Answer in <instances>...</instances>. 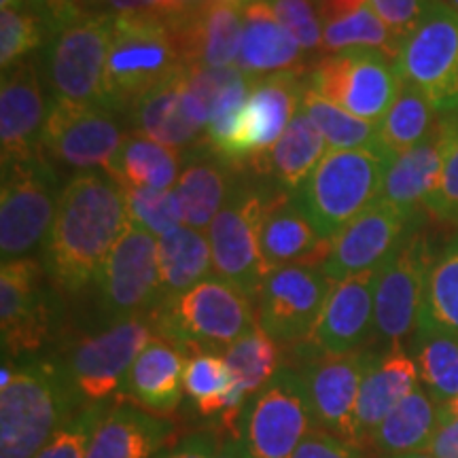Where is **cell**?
Masks as SVG:
<instances>
[{"label":"cell","mask_w":458,"mask_h":458,"mask_svg":"<svg viewBox=\"0 0 458 458\" xmlns=\"http://www.w3.org/2000/svg\"><path fill=\"white\" fill-rule=\"evenodd\" d=\"M130 225L123 189L108 174L79 172L57 198L45 244V272L57 289L79 293L98 274Z\"/></svg>","instance_id":"6da1fadb"},{"label":"cell","mask_w":458,"mask_h":458,"mask_svg":"<svg viewBox=\"0 0 458 458\" xmlns=\"http://www.w3.org/2000/svg\"><path fill=\"white\" fill-rule=\"evenodd\" d=\"M393 159L382 145L325 153L297 189V202L320 238L329 242L380 199Z\"/></svg>","instance_id":"7a4b0ae2"},{"label":"cell","mask_w":458,"mask_h":458,"mask_svg":"<svg viewBox=\"0 0 458 458\" xmlns=\"http://www.w3.org/2000/svg\"><path fill=\"white\" fill-rule=\"evenodd\" d=\"M64 371L51 360H28L0 388V458H34L77 414Z\"/></svg>","instance_id":"3957f363"},{"label":"cell","mask_w":458,"mask_h":458,"mask_svg":"<svg viewBox=\"0 0 458 458\" xmlns=\"http://www.w3.org/2000/svg\"><path fill=\"white\" fill-rule=\"evenodd\" d=\"M156 337L179 351L219 352L257 325L250 297L215 276L162 300L148 312Z\"/></svg>","instance_id":"277c9868"},{"label":"cell","mask_w":458,"mask_h":458,"mask_svg":"<svg viewBox=\"0 0 458 458\" xmlns=\"http://www.w3.org/2000/svg\"><path fill=\"white\" fill-rule=\"evenodd\" d=\"M185 66L168 26L156 15H114L102 105L131 111L142 96Z\"/></svg>","instance_id":"5b68a950"},{"label":"cell","mask_w":458,"mask_h":458,"mask_svg":"<svg viewBox=\"0 0 458 458\" xmlns=\"http://www.w3.org/2000/svg\"><path fill=\"white\" fill-rule=\"evenodd\" d=\"M397 71L442 117L458 113V11L431 0L414 30L401 41Z\"/></svg>","instance_id":"8992f818"},{"label":"cell","mask_w":458,"mask_h":458,"mask_svg":"<svg viewBox=\"0 0 458 458\" xmlns=\"http://www.w3.org/2000/svg\"><path fill=\"white\" fill-rule=\"evenodd\" d=\"M325 100L369 123H380L403 81L394 60L377 49H344L323 55L306 77Z\"/></svg>","instance_id":"52a82bcc"},{"label":"cell","mask_w":458,"mask_h":458,"mask_svg":"<svg viewBox=\"0 0 458 458\" xmlns=\"http://www.w3.org/2000/svg\"><path fill=\"white\" fill-rule=\"evenodd\" d=\"M57 172L41 153L37 157L3 165L0 191V253L3 261L24 259L47 244L55 219Z\"/></svg>","instance_id":"ba28073f"},{"label":"cell","mask_w":458,"mask_h":458,"mask_svg":"<svg viewBox=\"0 0 458 458\" xmlns=\"http://www.w3.org/2000/svg\"><path fill=\"white\" fill-rule=\"evenodd\" d=\"M113 26L114 15L89 11L49 38L45 45V77L54 98L102 105Z\"/></svg>","instance_id":"9c48e42d"},{"label":"cell","mask_w":458,"mask_h":458,"mask_svg":"<svg viewBox=\"0 0 458 458\" xmlns=\"http://www.w3.org/2000/svg\"><path fill=\"white\" fill-rule=\"evenodd\" d=\"M240 442L250 458H293L317 428L300 371L283 368L249 401L238 422Z\"/></svg>","instance_id":"30bf717a"},{"label":"cell","mask_w":458,"mask_h":458,"mask_svg":"<svg viewBox=\"0 0 458 458\" xmlns=\"http://www.w3.org/2000/svg\"><path fill=\"white\" fill-rule=\"evenodd\" d=\"M267 193L236 185L208 227L210 255L216 276L255 300L270 267L261 253V221Z\"/></svg>","instance_id":"8fae6325"},{"label":"cell","mask_w":458,"mask_h":458,"mask_svg":"<svg viewBox=\"0 0 458 458\" xmlns=\"http://www.w3.org/2000/svg\"><path fill=\"white\" fill-rule=\"evenodd\" d=\"M153 337L156 331L148 317H134L74 342L60 368L79 403L100 405L122 391L125 376Z\"/></svg>","instance_id":"7c38bea8"},{"label":"cell","mask_w":458,"mask_h":458,"mask_svg":"<svg viewBox=\"0 0 458 458\" xmlns=\"http://www.w3.org/2000/svg\"><path fill=\"white\" fill-rule=\"evenodd\" d=\"M306 89V77L301 71H283L250 79L249 100H246L236 139L221 159L232 168H253L266 172L270 153L280 136L289 128L297 108H301V96Z\"/></svg>","instance_id":"4fadbf2b"},{"label":"cell","mask_w":458,"mask_h":458,"mask_svg":"<svg viewBox=\"0 0 458 458\" xmlns=\"http://www.w3.org/2000/svg\"><path fill=\"white\" fill-rule=\"evenodd\" d=\"M117 111L105 105H77L54 98L45 119L41 156L71 170L106 168L128 136Z\"/></svg>","instance_id":"5bb4252c"},{"label":"cell","mask_w":458,"mask_h":458,"mask_svg":"<svg viewBox=\"0 0 458 458\" xmlns=\"http://www.w3.org/2000/svg\"><path fill=\"white\" fill-rule=\"evenodd\" d=\"M96 286L100 310L111 323H122L153 310L162 300L157 238L130 223L106 257Z\"/></svg>","instance_id":"9a60e30c"},{"label":"cell","mask_w":458,"mask_h":458,"mask_svg":"<svg viewBox=\"0 0 458 458\" xmlns=\"http://www.w3.org/2000/svg\"><path fill=\"white\" fill-rule=\"evenodd\" d=\"M433 259L427 236L414 229L377 272L374 335L391 348L401 346L416 329Z\"/></svg>","instance_id":"2e32d148"},{"label":"cell","mask_w":458,"mask_h":458,"mask_svg":"<svg viewBox=\"0 0 458 458\" xmlns=\"http://www.w3.org/2000/svg\"><path fill=\"white\" fill-rule=\"evenodd\" d=\"M331 280L317 266L276 267L257 300V325L278 344L308 342L327 300Z\"/></svg>","instance_id":"e0dca14e"},{"label":"cell","mask_w":458,"mask_h":458,"mask_svg":"<svg viewBox=\"0 0 458 458\" xmlns=\"http://www.w3.org/2000/svg\"><path fill=\"white\" fill-rule=\"evenodd\" d=\"M374 352L317 354L300 369L310 410L320 431L357 444V403Z\"/></svg>","instance_id":"ac0fdd59"},{"label":"cell","mask_w":458,"mask_h":458,"mask_svg":"<svg viewBox=\"0 0 458 458\" xmlns=\"http://www.w3.org/2000/svg\"><path fill=\"white\" fill-rule=\"evenodd\" d=\"M51 331V301L37 259L3 261L0 267V334L4 359L41 351Z\"/></svg>","instance_id":"d6986e66"},{"label":"cell","mask_w":458,"mask_h":458,"mask_svg":"<svg viewBox=\"0 0 458 458\" xmlns=\"http://www.w3.org/2000/svg\"><path fill=\"white\" fill-rule=\"evenodd\" d=\"M414 229L416 223L405 221L391 206L377 199L329 240V253L318 266L320 272L331 283H340L344 278L377 270L397 253Z\"/></svg>","instance_id":"ffe728a7"},{"label":"cell","mask_w":458,"mask_h":458,"mask_svg":"<svg viewBox=\"0 0 458 458\" xmlns=\"http://www.w3.org/2000/svg\"><path fill=\"white\" fill-rule=\"evenodd\" d=\"M164 24L185 66L227 68L238 62L244 7L236 0H206L193 13Z\"/></svg>","instance_id":"44dd1931"},{"label":"cell","mask_w":458,"mask_h":458,"mask_svg":"<svg viewBox=\"0 0 458 458\" xmlns=\"http://www.w3.org/2000/svg\"><path fill=\"white\" fill-rule=\"evenodd\" d=\"M49 108L32 60L3 71L0 81V156L3 165L37 157Z\"/></svg>","instance_id":"7402d4cb"},{"label":"cell","mask_w":458,"mask_h":458,"mask_svg":"<svg viewBox=\"0 0 458 458\" xmlns=\"http://www.w3.org/2000/svg\"><path fill=\"white\" fill-rule=\"evenodd\" d=\"M377 270L334 283L308 344L318 354H346L374 334V293Z\"/></svg>","instance_id":"603a6c76"},{"label":"cell","mask_w":458,"mask_h":458,"mask_svg":"<svg viewBox=\"0 0 458 458\" xmlns=\"http://www.w3.org/2000/svg\"><path fill=\"white\" fill-rule=\"evenodd\" d=\"M131 125L140 136L170 148H206V122L187 91L185 66L136 102Z\"/></svg>","instance_id":"cb8c5ba5"},{"label":"cell","mask_w":458,"mask_h":458,"mask_svg":"<svg viewBox=\"0 0 458 458\" xmlns=\"http://www.w3.org/2000/svg\"><path fill=\"white\" fill-rule=\"evenodd\" d=\"M450 142L448 114L439 119L433 134L410 151L401 153L391 162L382 187L380 202L391 206L405 221L416 223L418 213L425 210L427 198L442 176L445 153Z\"/></svg>","instance_id":"d4e9b609"},{"label":"cell","mask_w":458,"mask_h":458,"mask_svg":"<svg viewBox=\"0 0 458 458\" xmlns=\"http://www.w3.org/2000/svg\"><path fill=\"white\" fill-rule=\"evenodd\" d=\"M259 240L270 272L293 263L318 267L329 253V242L318 236L291 191L267 193Z\"/></svg>","instance_id":"484cf974"},{"label":"cell","mask_w":458,"mask_h":458,"mask_svg":"<svg viewBox=\"0 0 458 458\" xmlns=\"http://www.w3.org/2000/svg\"><path fill=\"white\" fill-rule=\"evenodd\" d=\"M182 351L174 344L153 337L145 351L134 360L125 376L122 393L153 416H170L179 408L182 393V374H185Z\"/></svg>","instance_id":"4316f807"},{"label":"cell","mask_w":458,"mask_h":458,"mask_svg":"<svg viewBox=\"0 0 458 458\" xmlns=\"http://www.w3.org/2000/svg\"><path fill=\"white\" fill-rule=\"evenodd\" d=\"M418 368L414 359L401 346L371 357L365 371L357 403V444L368 442L371 433L397 405L418 388Z\"/></svg>","instance_id":"83f0119b"},{"label":"cell","mask_w":458,"mask_h":458,"mask_svg":"<svg viewBox=\"0 0 458 458\" xmlns=\"http://www.w3.org/2000/svg\"><path fill=\"white\" fill-rule=\"evenodd\" d=\"M223 359L232 374V391L219 416L223 427L236 428L249 401L270 385L280 371V348L274 337L255 325L223 351Z\"/></svg>","instance_id":"f1b7e54d"},{"label":"cell","mask_w":458,"mask_h":458,"mask_svg":"<svg viewBox=\"0 0 458 458\" xmlns=\"http://www.w3.org/2000/svg\"><path fill=\"white\" fill-rule=\"evenodd\" d=\"M301 45L274 15L270 3L244 7V32L238 68L246 77L293 71L301 60Z\"/></svg>","instance_id":"f546056e"},{"label":"cell","mask_w":458,"mask_h":458,"mask_svg":"<svg viewBox=\"0 0 458 458\" xmlns=\"http://www.w3.org/2000/svg\"><path fill=\"white\" fill-rule=\"evenodd\" d=\"M172 435L170 422L136 405H114L91 437L88 458H153Z\"/></svg>","instance_id":"4dcf8cb0"},{"label":"cell","mask_w":458,"mask_h":458,"mask_svg":"<svg viewBox=\"0 0 458 458\" xmlns=\"http://www.w3.org/2000/svg\"><path fill=\"white\" fill-rule=\"evenodd\" d=\"M442 422V410L431 394L416 388L371 433L368 442L380 456L393 458L422 452Z\"/></svg>","instance_id":"1f68e13d"},{"label":"cell","mask_w":458,"mask_h":458,"mask_svg":"<svg viewBox=\"0 0 458 458\" xmlns=\"http://www.w3.org/2000/svg\"><path fill=\"white\" fill-rule=\"evenodd\" d=\"M157 266L162 300L185 293L208 278L213 267L208 238L191 227H179L165 233L157 238Z\"/></svg>","instance_id":"d6a6232c"},{"label":"cell","mask_w":458,"mask_h":458,"mask_svg":"<svg viewBox=\"0 0 458 458\" xmlns=\"http://www.w3.org/2000/svg\"><path fill=\"white\" fill-rule=\"evenodd\" d=\"M181 168V156L147 136L131 134L123 140L113 162L105 168V174L119 187H148L172 189Z\"/></svg>","instance_id":"836d02e7"},{"label":"cell","mask_w":458,"mask_h":458,"mask_svg":"<svg viewBox=\"0 0 458 458\" xmlns=\"http://www.w3.org/2000/svg\"><path fill=\"white\" fill-rule=\"evenodd\" d=\"M232 168L221 157L193 159L179 176V193L182 221L191 229H204L221 213L223 204L232 193Z\"/></svg>","instance_id":"e575fe53"},{"label":"cell","mask_w":458,"mask_h":458,"mask_svg":"<svg viewBox=\"0 0 458 458\" xmlns=\"http://www.w3.org/2000/svg\"><path fill=\"white\" fill-rule=\"evenodd\" d=\"M325 153H327V140L300 108L270 153L266 172L276 176L284 191H297L320 164Z\"/></svg>","instance_id":"d590c367"},{"label":"cell","mask_w":458,"mask_h":458,"mask_svg":"<svg viewBox=\"0 0 458 458\" xmlns=\"http://www.w3.org/2000/svg\"><path fill=\"white\" fill-rule=\"evenodd\" d=\"M411 359L435 403L458 397V334L437 327H416Z\"/></svg>","instance_id":"8d00e7d4"},{"label":"cell","mask_w":458,"mask_h":458,"mask_svg":"<svg viewBox=\"0 0 458 458\" xmlns=\"http://www.w3.org/2000/svg\"><path fill=\"white\" fill-rule=\"evenodd\" d=\"M439 119L442 114L435 111V106L420 91L403 85L385 119L377 123L380 145L397 157L428 139L437 128Z\"/></svg>","instance_id":"74e56055"},{"label":"cell","mask_w":458,"mask_h":458,"mask_svg":"<svg viewBox=\"0 0 458 458\" xmlns=\"http://www.w3.org/2000/svg\"><path fill=\"white\" fill-rule=\"evenodd\" d=\"M416 327L458 334V233L433 259Z\"/></svg>","instance_id":"f35d334b"},{"label":"cell","mask_w":458,"mask_h":458,"mask_svg":"<svg viewBox=\"0 0 458 458\" xmlns=\"http://www.w3.org/2000/svg\"><path fill=\"white\" fill-rule=\"evenodd\" d=\"M301 111L310 117L317 125L323 139L334 151H351V148H374L380 147V136H377V125L363 122L354 114L342 111L334 102L325 100L312 88L303 89Z\"/></svg>","instance_id":"ab89813d"},{"label":"cell","mask_w":458,"mask_h":458,"mask_svg":"<svg viewBox=\"0 0 458 458\" xmlns=\"http://www.w3.org/2000/svg\"><path fill=\"white\" fill-rule=\"evenodd\" d=\"M357 47L377 49L391 60H397L401 38L388 30V26L371 7L354 11L352 15L323 28V51H327V54Z\"/></svg>","instance_id":"60d3db41"},{"label":"cell","mask_w":458,"mask_h":458,"mask_svg":"<svg viewBox=\"0 0 458 458\" xmlns=\"http://www.w3.org/2000/svg\"><path fill=\"white\" fill-rule=\"evenodd\" d=\"M182 388L202 416H216L232 391V374L219 352H196L187 359Z\"/></svg>","instance_id":"b9f144b4"},{"label":"cell","mask_w":458,"mask_h":458,"mask_svg":"<svg viewBox=\"0 0 458 458\" xmlns=\"http://www.w3.org/2000/svg\"><path fill=\"white\" fill-rule=\"evenodd\" d=\"M128 204L131 225H139L162 238L165 233L182 227V206L176 189H148V187H122Z\"/></svg>","instance_id":"7bdbcfd3"},{"label":"cell","mask_w":458,"mask_h":458,"mask_svg":"<svg viewBox=\"0 0 458 458\" xmlns=\"http://www.w3.org/2000/svg\"><path fill=\"white\" fill-rule=\"evenodd\" d=\"M49 34L43 21L30 9L0 11V66L7 71L17 62L26 60L28 54L47 45Z\"/></svg>","instance_id":"ee69618b"},{"label":"cell","mask_w":458,"mask_h":458,"mask_svg":"<svg viewBox=\"0 0 458 458\" xmlns=\"http://www.w3.org/2000/svg\"><path fill=\"white\" fill-rule=\"evenodd\" d=\"M106 416L105 403L88 405L66 420L34 458H88V448L96 428Z\"/></svg>","instance_id":"f6af8a7d"},{"label":"cell","mask_w":458,"mask_h":458,"mask_svg":"<svg viewBox=\"0 0 458 458\" xmlns=\"http://www.w3.org/2000/svg\"><path fill=\"white\" fill-rule=\"evenodd\" d=\"M450 142L442 176L427 198L425 210L433 219L458 227V113L448 114Z\"/></svg>","instance_id":"bcb514c9"},{"label":"cell","mask_w":458,"mask_h":458,"mask_svg":"<svg viewBox=\"0 0 458 458\" xmlns=\"http://www.w3.org/2000/svg\"><path fill=\"white\" fill-rule=\"evenodd\" d=\"M270 7L303 51L323 49V21L312 0H272Z\"/></svg>","instance_id":"7dc6e473"},{"label":"cell","mask_w":458,"mask_h":458,"mask_svg":"<svg viewBox=\"0 0 458 458\" xmlns=\"http://www.w3.org/2000/svg\"><path fill=\"white\" fill-rule=\"evenodd\" d=\"M428 4L431 0H369V7L401 41L414 30Z\"/></svg>","instance_id":"c3c4849f"},{"label":"cell","mask_w":458,"mask_h":458,"mask_svg":"<svg viewBox=\"0 0 458 458\" xmlns=\"http://www.w3.org/2000/svg\"><path fill=\"white\" fill-rule=\"evenodd\" d=\"M293 458H363L357 445L342 442L334 435L314 428V431L303 439V444L297 448Z\"/></svg>","instance_id":"681fc988"},{"label":"cell","mask_w":458,"mask_h":458,"mask_svg":"<svg viewBox=\"0 0 458 458\" xmlns=\"http://www.w3.org/2000/svg\"><path fill=\"white\" fill-rule=\"evenodd\" d=\"M422 452L435 458H458V418L442 416V422L435 428L431 442Z\"/></svg>","instance_id":"f907efd6"},{"label":"cell","mask_w":458,"mask_h":458,"mask_svg":"<svg viewBox=\"0 0 458 458\" xmlns=\"http://www.w3.org/2000/svg\"><path fill=\"white\" fill-rule=\"evenodd\" d=\"M216 442L208 433H193L181 439L170 452H165L162 458H215Z\"/></svg>","instance_id":"816d5d0a"},{"label":"cell","mask_w":458,"mask_h":458,"mask_svg":"<svg viewBox=\"0 0 458 458\" xmlns=\"http://www.w3.org/2000/svg\"><path fill=\"white\" fill-rule=\"evenodd\" d=\"M363 7H369V0H318V15L325 28Z\"/></svg>","instance_id":"f5cc1de1"},{"label":"cell","mask_w":458,"mask_h":458,"mask_svg":"<svg viewBox=\"0 0 458 458\" xmlns=\"http://www.w3.org/2000/svg\"><path fill=\"white\" fill-rule=\"evenodd\" d=\"M206 0H153V13L162 21H174L202 7Z\"/></svg>","instance_id":"db71d44e"},{"label":"cell","mask_w":458,"mask_h":458,"mask_svg":"<svg viewBox=\"0 0 458 458\" xmlns=\"http://www.w3.org/2000/svg\"><path fill=\"white\" fill-rule=\"evenodd\" d=\"M100 9H106L102 13L111 15H156L153 0H102Z\"/></svg>","instance_id":"11a10c76"},{"label":"cell","mask_w":458,"mask_h":458,"mask_svg":"<svg viewBox=\"0 0 458 458\" xmlns=\"http://www.w3.org/2000/svg\"><path fill=\"white\" fill-rule=\"evenodd\" d=\"M215 458H250L240 439H227L219 445Z\"/></svg>","instance_id":"9f6ffc18"},{"label":"cell","mask_w":458,"mask_h":458,"mask_svg":"<svg viewBox=\"0 0 458 458\" xmlns=\"http://www.w3.org/2000/svg\"><path fill=\"white\" fill-rule=\"evenodd\" d=\"M442 408V416L444 418H458V397L448 401V403L439 405Z\"/></svg>","instance_id":"6f0895ef"},{"label":"cell","mask_w":458,"mask_h":458,"mask_svg":"<svg viewBox=\"0 0 458 458\" xmlns=\"http://www.w3.org/2000/svg\"><path fill=\"white\" fill-rule=\"evenodd\" d=\"M28 0H0V7L3 9H17L21 4H26Z\"/></svg>","instance_id":"680465c9"},{"label":"cell","mask_w":458,"mask_h":458,"mask_svg":"<svg viewBox=\"0 0 458 458\" xmlns=\"http://www.w3.org/2000/svg\"><path fill=\"white\" fill-rule=\"evenodd\" d=\"M77 4H81L83 9H100L102 0H74Z\"/></svg>","instance_id":"91938a15"},{"label":"cell","mask_w":458,"mask_h":458,"mask_svg":"<svg viewBox=\"0 0 458 458\" xmlns=\"http://www.w3.org/2000/svg\"><path fill=\"white\" fill-rule=\"evenodd\" d=\"M393 458H435L431 454H425V452H411V454H403V456H393Z\"/></svg>","instance_id":"94428289"},{"label":"cell","mask_w":458,"mask_h":458,"mask_svg":"<svg viewBox=\"0 0 458 458\" xmlns=\"http://www.w3.org/2000/svg\"><path fill=\"white\" fill-rule=\"evenodd\" d=\"M236 3L246 7V4H250V3H272V0H236Z\"/></svg>","instance_id":"6125c7cd"},{"label":"cell","mask_w":458,"mask_h":458,"mask_svg":"<svg viewBox=\"0 0 458 458\" xmlns=\"http://www.w3.org/2000/svg\"><path fill=\"white\" fill-rule=\"evenodd\" d=\"M445 3H448L454 11H458V0H445Z\"/></svg>","instance_id":"be15d7a7"},{"label":"cell","mask_w":458,"mask_h":458,"mask_svg":"<svg viewBox=\"0 0 458 458\" xmlns=\"http://www.w3.org/2000/svg\"><path fill=\"white\" fill-rule=\"evenodd\" d=\"M153 458H156V456H153Z\"/></svg>","instance_id":"e7e4bbea"}]
</instances>
